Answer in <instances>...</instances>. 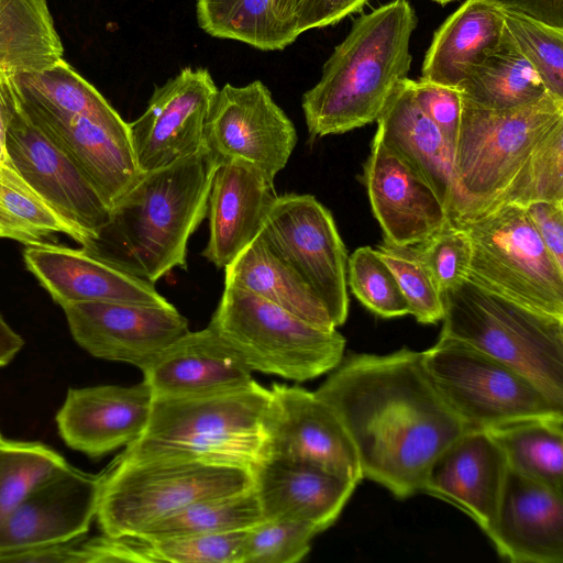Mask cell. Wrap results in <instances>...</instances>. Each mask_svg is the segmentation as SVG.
Wrapping results in <instances>:
<instances>
[{"instance_id": "obj_1", "label": "cell", "mask_w": 563, "mask_h": 563, "mask_svg": "<svg viewBox=\"0 0 563 563\" xmlns=\"http://www.w3.org/2000/svg\"><path fill=\"white\" fill-rule=\"evenodd\" d=\"M314 391L339 417L363 478L399 499L422 490L434 460L463 432L433 385L422 352L349 354Z\"/></svg>"}, {"instance_id": "obj_2", "label": "cell", "mask_w": 563, "mask_h": 563, "mask_svg": "<svg viewBox=\"0 0 563 563\" xmlns=\"http://www.w3.org/2000/svg\"><path fill=\"white\" fill-rule=\"evenodd\" d=\"M218 165L203 145L187 157L144 173L81 247L151 284L176 267L186 269L187 245L208 213Z\"/></svg>"}, {"instance_id": "obj_3", "label": "cell", "mask_w": 563, "mask_h": 563, "mask_svg": "<svg viewBox=\"0 0 563 563\" xmlns=\"http://www.w3.org/2000/svg\"><path fill=\"white\" fill-rule=\"evenodd\" d=\"M417 25L407 0H393L357 19L302 96L311 139L342 134L377 120L411 64Z\"/></svg>"}, {"instance_id": "obj_4", "label": "cell", "mask_w": 563, "mask_h": 563, "mask_svg": "<svg viewBox=\"0 0 563 563\" xmlns=\"http://www.w3.org/2000/svg\"><path fill=\"white\" fill-rule=\"evenodd\" d=\"M271 390L244 387L187 396L153 397L142 434L124 459H186L253 468L265 459V416Z\"/></svg>"}, {"instance_id": "obj_5", "label": "cell", "mask_w": 563, "mask_h": 563, "mask_svg": "<svg viewBox=\"0 0 563 563\" xmlns=\"http://www.w3.org/2000/svg\"><path fill=\"white\" fill-rule=\"evenodd\" d=\"M561 119L563 99L552 95L505 110L463 100L453 152L451 221H471L497 208L534 146Z\"/></svg>"}, {"instance_id": "obj_6", "label": "cell", "mask_w": 563, "mask_h": 563, "mask_svg": "<svg viewBox=\"0 0 563 563\" xmlns=\"http://www.w3.org/2000/svg\"><path fill=\"white\" fill-rule=\"evenodd\" d=\"M440 335L505 363L563 407V319L536 312L470 280L442 292Z\"/></svg>"}, {"instance_id": "obj_7", "label": "cell", "mask_w": 563, "mask_h": 563, "mask_svg": "<svg viewBox=\"0 0 563 563\" xmlns=\"http://www.w3.org/2000/svg\"><path fill=\"white\" fill-rule=\"evenodd\" d=\"M102 474L96 519L113 537L136 534L194 503L253 487L247 467L186 459L119 455Z\"/></svg>"}, {"instance_id": "obj_8", "label": "cell", "mask_w": 563, "mask_h": 563, "mask_svg": "<svg viewBox=\"0 0 563 563\" xmlns=\"http://www.w3.org/2000/svg\"><path fill=\"white\" fill-rule=\"evenodd\" d=\"M209 325L252 372L306 382L335 368L345 339L245 289L225 285Z\"/></svg>"}, {"instance_id": "obj_9", "label": "cell", "mask_w": 563, "mask_h": 563, "mask_svg": "<svg viewBox=\"0 0 563 563\" xmlns=\"http://www.w3.org/2000/svg\"><path fill=\"white\" fill-rule=\"evenodd\" d=\"M459 224L472 245L467 280L525 308L563 319V268L525 207L501 205Z\"/></svg>"}, {"instance_id": "obj_10", "label": "cell", "mask_w": 563, "mask_h": 563, "mask_svg": "<svg viewBox=\"0 0 563 563\" xmlns=\"http://www.w3.org/2000/svg\"><path fill=\"white\" fill-rule=\"evenodd\" d=\"M422 360L438 393L466 430L563 416V407L529 378L457 339L440 335L422 352Z\"/></svg>"}, {"instance_id": "obj_11", "label": "cell", "mask_w": 563, "mask_h": 563, "mask_svg": "<svg viewBox=\"0 0 563 563\" xmlns=\"http://www.w3.org/2000/svg\"><path fill=\"white\" fill-rule=\"evenodd\" d=\"M258 235L317 294L335 328L342 325L349 313V256L332 213L312 195H280Z\"/></svg>"}, {"instance_id": "obj_12", "label": "cell", "mask_w": 563, "mask_h": 563, "mask_svg": "<svg viewBox=\"0 0 563 563\" xmlns=\"http://www.w3.org/2000/svg\"><path fill=\"white\" fill-rule=\"evenodd\" d=\"M297 144V131L260 80L224 85L213 97L203 145L219 163H247L274 181Z\"/></svg>"}, {"instance_id": "obj_13", "label": "cell", "mask_w": 563, "mask_h": 563, "mask_svg": "<svg viewBox=\"0 0 563 563\" xmlns=\"http://www.w3.org/2000/svg\"><path fill=\"white\" fill-rule=\"evenodd\" d=\"M265 416V459L316 465L363 479L355 448L335 412L314 391L273 384Z\"/></svg>"}, {"instance_id": "obj_14", "label": "cell", "mask_w": 563, "mask_h": 563, "mask_svg": "<svg viewBox=\"0 0 563 563\" xmlns=\"http://www.w3.org/2000/svg\"><path fill=\"white\" fill-rule=\"evenodd\" d=\"M5 153L19 175L88 241L107 223L111 208L71 158L31 120L22 95L7 129Z\"/></svg>"}, {"instance_id": "obj_15", "label": "cell", "mask_w": 563, "mask_h": 563, "mask_svg": "<svg viewBox=\"0 0 563 563\" xmlns=\"http://www.w3.org/2000/svg\"><path fill=\"white\" fill-rule=\"evenodd\" d=\"M62 309L78 346L93 357L141 371L189 331L188 320L173 305L91 301Z\"/></svg>"}, {"instance_id": "obj_16", "label": "cell", "mask_w": 563, "mask_h": 563, "mask_svg": "<svg viewBox=\"0 0 563 563\" xmlns=\"http://www.w3.org/2000/svg\"><path fill=\"white\" fill-rule=\"evenodd\" d=\"M217 91L208 69L191 67L155 87L145 111L129 123L131 146L143 173L167 166L203 146Z\"/></svg>"}, {"instance_id": "obj_17", "label": "cell", "mask_w": 563, "mask_h": 563, "mask_svg": "<svg viewBox=\"0 0 563 563\" xmlns=\"http://www.w3.org/2000/svg\"><path fill=\"white\" fill-rule=\"evenodd\" d=\"M102 477L69 464L35 488L0 523V559L86 536L96 518Z\"/></svg>"}, {"instance_id": "obj_18", "label": "cell", "mask_w": 563, "mask_h": 563, "mask_svg": "<svg viewBox=\"0 0 563 563\" xmlns=\"http://www.w3.org/2000/svg\"><path fill=\"white\" fill-rule=\"evenodd\" d=\"M153 394L142 380L133 386L69 388L55 416L64 443L89 457L126 446L144 431Z\"/></svg>"}, {"instance_id": "obj_19", "label": "cell", "mask_w": 563, "mask_h": 563, "mask_svg": "<svg viewBox=\"0 0 563 563\" xmlns=\"http://www.w3.org/2000/svg\"><path fill=\"white\" fill-rule=\"evenodd\" d=\"M362 180L384 241L393 245L421 243L450 221L434 190L376 133Z\"/></svg>"}, {"instance_id": "obj_20", "label": "cell", "mask_w": 563, "mask_h": 563, "mask_svg": "<svg viewBox=\"0 0 563 563\" xmlns=\"http://www.w3.org/2000/svg\"><path fill=\"white\" fill-rule=\"evenodd\" d=\"M507 472L504 452L492 435L466 430L434 460L421 492L461 509L488 537Z\"/></svg>"}, {"instance_id": "obj_21", "label": "cell", "mask_w": 563, "mask_h": 563, "mask_svg": "<svg viewBox=\"0 0 563 563\" xmlns=\"http://www.w3.org/2000/svg\"><path fill=\"white\" fill-rule=\"evenodd\" d=\"M23 260L29 272L60 307L91 301L172 305L154 284L114 267L84 247L44 241L26 245Z\"/></svg>"}, {"instance_id": "obj_22", "label": "cell", "mask_w": 563, "mask_h": 563, "mask_svg": "<svg viewBox=\"0 0 563 563\" xmlns=\"http://www.w3.org/2000/svg\"><path fill=\"white\" fill-rule=\"evenodd\" d=\"M488 538L510 562L562 563L563 493L508 467Z\"/></svg>"}, {"instance_id": "obj_23", "label": "cell", "mask_w": 563, "mask_h": 563, "mask_svg": "<svg viewBox=\"0 0 563 563\" xmlns=\"http://www.w3.org/2000/svg\"><path fill=\"white\" fill-rule=\"evenodd\" d=\"M276 197L274 181L254 166L219 163L208 200L210 234L201 255L224 269L258 236Z\"/></svg>"}, {"instance_id": "obj_24", "label": "cell", "mask_w": 563, "mask_h": 563, "mask_svg": "<svg viewBox=\"0 0 563 563\" xmlns=\"http://www.w3.org/2000/svg\"><path fill=\"white\" fill-rule=\"evenodd\" d=\"M253 488L265 520L332 526L357 483L312 464L267 457L253 468Z\"/></svg>"}, {"instance_id": "obj_25", "label": "cell", "mask_w": 563, "mask_h": 563, "mask_svg": "<svg viewBox=\"0 0 563 563\" xmlns=\"http://www.w3.org/2000/svg\"><path fill=\"white\" fill-rule=\"evenodd\" d=\"M142 372L153 397L222 391L254 382L238 352L209 324L178 338Z\"/></svg>"}, {"instance_id": "obj_26", "label": "cell", "mask_w": 563, "mask_h": 563, "mask_svg": "<svg viewBox=\"0 0 563 563\" xmlns=\"http://www.w3.org/2000/svg\"><path fill=\"white\" fill-rule=\"evenodd\" d=\"M22 106L31 120L71 158L111 209L144 174L130 137L84 117L53 114L23 96Z\"/></svg>"}, {"instance_id": "obj_27", "label": "cell", "mask_w": 563, "mask_h": 563, "mask_svg": "<svg viewBox=\"0 0 563 563\" xmlns=\"http://www.w3.org/2000/svg\"><path fill=\"white\" fill-rule=\"evenodd\" d=\"M412 82L406 77L396 86L376 120V134L434 190L450 217L454 201L453 150L419 108Z\"/></svg>"}, {"instance_id": "obj_28", "label": "cell", "mask_w": 563, "mask_h": 563, "mask_svg": "<svg viewBox=\"0 0 563 563\" xmlns=\"http://www.w3.org/2000/svg\"><path fill=\"white\" fill-rule=\"evenodd\" d=\"M247 530L194 538L150 539L102 534L69 541V563H240Z\"/></svg>"}, {"instance_id": "obj_29", "label": "cell", "mask_w": 563, "mask_h": 563, "mask_svg": "<svg viewBox=\"0 0 563 563\" xmlns=\"http://www.w3.org/2000/svg\"><path fill=\"white\" fill-rule=\"evenodd\" d=\"M505 30L500 10L466 0L435 31L422 65V79L457 87L499 43Z\"/></svg>"}, {"instance_id": "obj_30", "label": "cell", "mask_w": 563, "mask_h": 563, "mask_svg": "<svg viewBox=\"0 0 563 563\" xmlns=\"http://www.w3.org/2000/svg\"><path fill=\"white\" fill-rule=\"evenodd\" d=\"M225 285L245 289L324 329H336L307 283L258 235L229 265Z\"/></svg>"}, {"instance_id": "obj_31", "label": "cell", "mask_w": 563, "mask_h": 563, "mask_svg": "<svg viewBox=\"0 0 563 563\" xmlns=\"http://www.w3.org/2000/svg\"><path fill=\"white\" fill-rule=\"evenodd\" d=\"M456 88L465 102L492 110L527 106L551 95L506 27L497 46Z\"/></svg>"}, {"instance_id": "obj_32", "label": "cell", "mask_w": 563, "mask_h": 563, "mask_svg": "<svg viewBox=\"0 0 563 563\" xmlns=\"http://www.w3.org/2000/svg\"><path fill=\"white\" fill-rule=\"evenodd\" d=\"M63 55L47 0H0V71H40Z\"/></svg>"}, {"instance_id": "obj_33", "label": "cell", "mask_w": 563, "mask_h": 563, "mask_svg": "<svg viewBox=\"0 0 563 563\" xmlns=\"http://www.w3.org/2000/svg\"><path fill=\"white\" fill-rule=\"evenodd\" d=\"M16 77L23 98L32 104L56 115L87 118L130 137L129 123L64 58L43 70Z\"/></svg>"}, {"instance_id": "obj_34", "label": "cell", "mask_w": 563, "mask_h": 563, "mask_svg": "<svg viewBox=\"0 0 563 563\" xmlns=\"http://www.w3.org/2000/svg\"><path fill=\"white\" fill-rule=\"evenodd\" d=\"M487 432L509 468L563 493V416L516 420Z\"/></svg>"}, {"instance_id": "obj_35", "label": "cell", "mask_w": 563, "mask_h": 563, "mask_svg": "<svg viewBox=\"0 0 563 563\" xmlns=\"http://www.w3.org/2000/svg\"><path fill=\"white\" fill-rule=\"evenodd\" d=\"M199 26L218 38L280 51L297 38L278 20L274 0H196Z\"/></svg>"}, {"instance_id": "obj_36", "label": "cell", "mask_w": 563, "mask_h": 563, "mask_svg": "<svg viewBox=\"0 0 563 563\" xmlns=\"http://www.w3.org/2000/svg\"><path fill=\"white\" fill-rule=\"evenodd\" d=\"M265 520L254 488L194 503L148 526L150 539L194 538L249 530Z\"/></svg>"}, {"instance_id": "obj_37", "label": "cell", "mask_w": 563, "mask_h": 563, "mask_svg": "<svg viewBox=\"0 0 563 563\" xmlns=\"http://www.w3.org/2000/svg\"><path fill=\"white\" fill-rule=\"evenodd\" d=\"M69 465L40 441L0 438V523L35 488Z\"/></svg>"}, {"instance_id": "obj_38", "label": "cell", "mask_w": 563, "mask_h": 563, "mask_svg": "<svg viewBox=\"0 0 563 563\" xmlns=\"http://www.w3.org/2000/svg\"><path fill=\"white\" fill-rule=\"evenodd\" d=\"M537 201L563 202V119L534 146L499 206Z\"/></svg>"}, {"instance_id": "obj_39", "label": "cell", "mask_w": 563, "mask_h": 563, "mask_svg": "<svg viewBox=\"0 0 563 563\" xmlns=\"http://www.w3.org/2000/svg\"><path fill=\"white\" fill-rule=\"evenodd\" d=\"M0 211L38 241L51 233H62L81 246L88 242V236L68 223L9 162L0 163Z\"/></svg>"}, {"instance_id": "obj_40", "label": "cell", "mask_w": 563, "mask_h": 563, "mask_svg": "<svg viewBox=\"0 0 563 563\" xmlns=\"http://www.w3.org/2000/svg\"><path fill=\"white\" fill-rule=\"evenodd\" d=\"M499 10L507 32L548 91L563 99V29L516 11Z\"/></svg>"}, {"instance_id": "obj_41", "label": "cell", "mask_w": 563, "mask_h": 563, "mask_svg": "<svg viewBox=\"0 0 563 563\" xmlns=\"http://www.w3.org/2000/svg\"><path fill=\"white\" fill-rule=\"evenodd\" d=\"M346 285L368 310L379 317L410 313L393 272L371 246L357 247L347 258Z\"/></svg>"}, {"instance_id": "obj_42", "label": "cell", "mask_w": 563, "mask_h": 563, "mask_svg": "<svg viewBox=\"0 0 563 563\" xmlns=\"http://www.w3.org/2000/svg\"><path fill=\"white\" fill-rule=\"evenodd\" d=\"M393 272L412 314L420 323L441 321L444 316L442 294L412 245L397 246L386 241L377 249Z\"/></svg>"}, {"instance_id": "obj_43", "label": "cell", "mask_w": 563, "mask_h": 563, "mask_svg": "<svg viewBox=\"0 0 563 563\" xmlns=\"http://www.w3.org/2000/svg\"><path fill=\"white\" fill-rule=\"evenodd\" d=\"M320 531L305 522L264 520L245 533L240 563H295L310 551Z\"/></svg>"}, {"instance_id": "obj_44", "label": "cell", "mask_w": 563, "mask_h": 563, "mask_svg": "<svg viewBox=\"0 0 563 563\" xmlns=\"http://www.w3.org/2000/svg\"><path fill=\"white\" fill-rule=\"evenodd\" d=\"M412 247L430 272L441 294L467 279L472 245L463 225L450 220Z\"/></svg>"}, {"instance_id": "obj_45", "label": "cell", "mask_w": 563, "mask_h": 563, "mask_svg": "<svg viewBox=\"0 0 563 563\" xmlns=\"http://www.w3.org/2000/svg\"><path fill=\"white\" fill-rule=\"evenodd\" d=\"M412 89L419 108L437 125L454 152L463 108L460 90L422 78L413 80Z\"/></svg>"}, {"instance_id": "obj_46", "label": "cell", "mask_w": 563, "mask_h": 563, "mask_svg": "<svg viewBox=\"0 0 563 563\" xmlns=\"http://www.w3.org/2000/svg\"><path fill=\"white\" fill-rule=\"evenodd\" d=\"M367 0H300L295 7L290 27L298 37L306 31L332 25L358 11Z\"/></svg>"}, {"instance_id": "obj_47", "label": "cell", "mask_w": 563, "mask_h": 563, "mask_svg": "<svg viewBox=\"0 0 563 563\" xmlns=\"http://www.w3.org/2000/svg\"><path fill=\"white\" fill-rule=\"evenodd\" d=\"M525 209L555 263L563 268V202L537 201Z\"/></svg>"}, {"instance_id": "obj_48", "label": "cell", "mask_w": 563, "mask_h": 563, "mask_svg": "<svg viewBox=\"0 0 563 563\" xmlns=\"http://www.w3.org/2000/svg\"><path fill=\"white\" fill-rule=\"evenodd\" d=\"M498 9L511 10L551 26L563 29V0H483Z\"/></svg>"}, {"instance_id": "obj_49", "label": "cell", "mask_w": 563, "mask_h": 563, "mask_svg": "<svg viewBox=\"0 0 563 563\" xmlns=\"http://www.w3.org/2000/svg\"><path fill=\"white\" fill-rule=\"evenodd\" d=\"M16 75L0 71V163L8 162L5 153L7 129L21 100Z\"/></svg>"}, {"instance_id": "obj_50", "label": "cell", "mask_w": 563, "mask_h": 563, "mask_svg": "<svg viewBox=\"0 0 563 563\" xmlns=\"http://www.w3.org/2000/svg\"><path fill=\"white\" fill-rule=\"evenodd\" d=\"M23 338L14 331L0 312V368L10 364L24 346Z\"/></svg>"}, {"instance_id": "obj_51", "label": "cell", "mask_w": 563, "mask_h": 563, "mask_svg": "<svg viewBox=\"0 0 563 563\" xmlns=\"http://www.w3.org/2000/svg\"><path fill=\"white\" fill-rule=\"evenodd\" d=\"M0 238L12 239L24 243L26 245L37 244L44 241H38L34 236L21 230L14 223H12L2 212L0 211Z\"/></svg>"}, {"instance_id": "obj_52", "label": "cell", "mask_w": 563, "mask_h": 563, "mask_svg": "<svg viewBox=\"0 0 563 563\" xmlns=\"http://www.w3.org/2000/svg\"><path fill=\"white\" fill-rule=\"evenodd\" d=\"M300 0H274V9L276 16L284 26L297 38L290 27L291 13Z\"/></svg>"}, {"instance_id": "obj_53", "label": "cell", "mask_w": 563, "mask_h": 563, "mask_svg": "<svg viewBox=\"0 0 563 563\" xmlns=\"http://www.w3.org/2000/svg\"><path fill=\"white\" fill-rule=\"evenodd\" d=\"M434 1H437V2H439V3L444 4V3H448V2H450V1H452V0H434Z\"/></svg>"}, {"instance_id": "obj_54", "label": "cell", "mask_w": 563, "mask_h": 563, "mask_svg": "<svg viewBox=\"0 0 563 563\" xmlns=\"http://www.w3.org/2000/svg\"><path fill=\"white\" fill-rule=\"evenodd\" d=\"M1 437H2V433H1V431H0V438H1Z\"/></svg>"}]
</instances>
